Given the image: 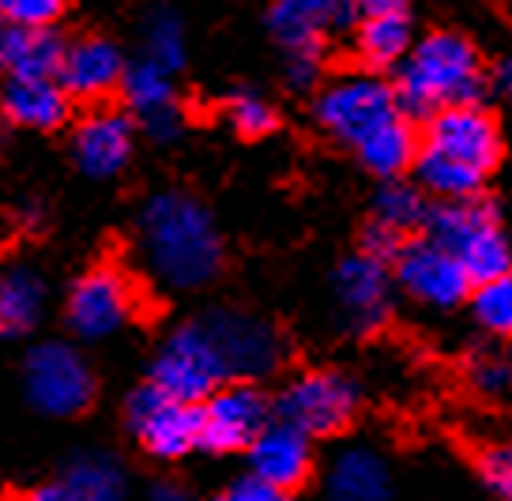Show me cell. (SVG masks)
<instances>
[{
  "label": "cell",
  "instance_id": "obj_1",
  "mask_svg": "<svg viewBox=\"0 0 512 501\" xmlns=\"http://www.w3.org/2000/svg\"><path fill=\"white\" fill-rule=\"evenodd\" d=\"M136 242L155 279L177 291L208 287L223 272V238L211 211L189 193H155L140 211Z\"/></svg>",
  "mask_w": 512,
  "mask_h": 501
},
{
  "label": "cell",
  "instance_id": "obj_2",
  "mask_svg": "<svg viewBox=\"0 0 512 501\" xmlns=\"http://www.w3.org/2000/svg\"><path fill=\"white\" fill-rule=\"evenodd\" d=\"M482 61L479 49L464 34L437 31L422 38L400 61L396 102L403 114L433 117L448 106H479L482 98Z\"/></svg>",
  "mask_w": 512,
  "mask_h": 501
},
{
  "label": "cell",
  "instance_id": "obj_3",
  "mask_svg": "<svg viewBox=\"0 0 512 501\" xmlns=\"http://www.w3.org/2000/svg\"><path fill=\"white\" fill-rule=\"evenodd\" d=\"M196 321L208 332L230 385H253L260 377H272L287 358V343L279 336V328L245 309L219 306L200 313Z\"/></svg>",
  "mask_w": 512,
  "mask_h": 501
},
{
  "label": "cell",
  "instance_id": "obj_4",
  "mask_svg": "<svg viewBox=\"0 0 512 501\" xmlns=\"http://www.w3.org/2000/svg\"><path fill=\"white\" fill-rule=\"evenodd\" d=\"M23 392L34 411L49 419H76L95 404L98 381L72 343H38L23 358Z\"/></svg>",
  "mask_w": 512,
  "mask_h": 501
},
{
  "label": "cell",
  "instance_id": "obj_5",
  "mask_svg": "<svg viewBox=\"0 0 512 501\" xmlns=\"http://www.w3.org/2000/svg\"><path fill=\"white\" fill-rule=\"evenodd\" d=\"M362 392L358 381L343 370H309L298 373L272 404V415L305 437L343 434L358 415Z\"/></svg>",
  "mask_w": 512,
  "mask_h": 501
},
{
  "label": "cell",
  "instance_id": "obj_6",
  "mask_svg": "<svg viewBox=\"0 0 512 501\" xmlns=\"http://www.w3.org/2000/svg\"><path fill=\"white\" fill-rule=\"evenodd\" d=\"M151 385L166 392L170 400H177V404L192 407H200L223 385H230L223 362H219L208 332L200 328L196 317L177 324L174 332L162 340L159 355L151 362Z\"/></svg>",
  "mask_w": 512,
  "mask_h": 501
},
{
  "label": "cell",
  "instance_id": "obj_7",
  "mask_svg": "<svg viewBox=\"0 0 512 501\" xmlns=\"http://www.w3.org/2000/svg\"><path fill=\"white\" fill-rule=\"evenodd\" d=\"M400 102L396 91L373 76H343L332 87H324L317 98V121L324 132H332L339 144L358 147L366 136L396 121Z\"/></svg>",
  "mask_w": 512,
  "mask_h": 501
},
{
  "label": "cell",
  "instance_id": "obj_8",
  "mask_svg": "<svg viewBox=\"0 0 512 501\" xmlns=\"http://www.w3.org/2000/svg\"><path fill=\"white\" fill-rule=\"evenodd\" d=\"M125 426L155 460H181L200 453V407L177 404L151 381L128 396Z\"/></svg>",
  "mask_w": 512,
  "mask_h": 501
},
{
  "label": "cell",
  "instance_id": "obj_9",
  "mask_svg": "<svg viewBox=\"0 0 512 501\" xmlns=\"http://www.w3.org/2000/svg\"><path fill=\"white\" fill-rule=\"evenodd\" d=\"M136 317V287L113 264L83 272L64 302V321L80 340H110Z\"/></svg>",
  "mask_w": 512,
  "mask_h": 501
},
{
  "label": "cell",
  "instance_id": "obj_10",
  "mask_svg": "<svg viewBox=\"0 0 512 501\" xmlns=\"http://www.w3.org/2000/svg\"><path fill=\"white\" fill-rule=\"evenodd\" d=\"M272 419V400L256 385H223L200 404V453H249Z\"/></svg>",
  "mask_w": 512,
  "mask_h": 501
},
{
  "label": "cell",
  "instance_id": "obj_11",
  "mask_svg": "<svg viewBox=\"0 0 512 501\" xmlns=\"http://www.w3.org/2000/svg\"><path fill=\"white\" fill-rule=\"evenodd\" d=\"M426 151L490 178L501 159V132L482 106H448L437 110L426 125Z\"/></svg>",
  "mask_w": 512,
  "mask_h": 501
},
{
  "label": "cell",
  "instance_id": "obj_12",
  "mask_svg": "<svg viewBox=\"0 0 512 501\" xmlns=\"http://www.w3.org/2000/svg\"><path fill=\"white\" fill-rule=\"evenodd\" d=\"M392 268H396V283L403 287V294H411L422 306L452 309L475 291V283L467 279L464 264L452 257L448 249L430 242V238L403 242L400 257H396Z\"/></svg>",
  "mask_w": 512,
  "mask_h": 501
},
{
  "label": "cell",
  "instance_id": "obj_13",
  "mask_svg": "<svg viewBox=\"0 0 512 501\" xmlns=\"http://www.w3.org/2000/svg\"><path fill=\"white\" fill-rule=\"evenodd\" d=\"M336 306L339 321L354 336L377 332L392 317V275L388 264L354 253L336 268Z\"/></svg>",
  "mask_w": 512,
  "mask_h": 501
},
{
  "label": "cell",
  "instance_id": "obj_14",
  "mask_svg": "<svg viewBox=\"0 0 512 501\" xmlns=\"http://www.w3.org/2000/svg\"><path fill=\"white\" fill-rule=\"evenodd\" d=\"M249 468H253V479L290 494L313 475V437L272 419L249 445Z\"/></svg>",
  "mask_w": 512,
  "mask_h": 501
},
{
  "label": "cell",
  "instance_id": "obj_15",
  "mask_svg": "<svg viewBox=\"0 0 512 501\" xmlns=\"http://www.w3.org/2000/svg\"><path fill=\"white\" fill-rule=\"evenodd\" d=\"M136 125L125 110H95L72 136V155L87 178H117L132 159Z\"/></svg>",
  "mask_w": 512,
  "mask_h": 501
},
{
  "label": "cell",
  "instance_id": "obj_16",
  "mask_svg": "<svg viewBox=\"0 0 512 501\" xmlns=\"http://www.w3.org/2000/svg\"><path fill=\"white\" fill-rule=\"evenodd\" d=\"M358 19V0H275L272 34L287 53H320V38Z\"/></svg>",
  "mask_w": 512,
  "mask_h": 501
},
{
  "label": "cell",
  "instance_id": "obj_17",
  "mask_svg": "<svg viewBox=\"0 0 512 501\" xmlns=\"http://www.w3.org/2000/svg\"><path fill=\"white\" fill-rule=\"evenodd\" d=\"M121 87H125L128 110L140 117V125L151 132V140H159V144L174 140L177 129H181V110H177L174 102V83H170V76L140 61V65L125 68Z\"/></svg>",
  "mask_w": 512,
  "mask_h": 501
},
{
  "label": "cell",
  "instance_id": "obj_18",
  "mask_svg": "<svg viewBox=\"0 0 512 501\" xmlns=\"http://www.w3.org/2000/svg\"><path fill=\"white\" fill-rule=\"evenodd\" d=\"M57 76H61L57 83L68 95L98 98L121 83L125 61H121V49L113 46L110 38H83V42L64 49V61Z\"/></svg>",
  "mask_w": 512,
  "mask_h": 501
},
{
  "label": "cell",
  "instance_id": "obj_19",
  "mask_svg": "<svg viewBox=\"0 0 512 501\" xmlns=\"http://www.w3.org/2000/svg\"><path fill=\"white\" fill-rule=\"evenodd\" d=\"M46 313V279L38 268L12 260L0 264V340H19L34 332Z\"/></svg>",
  "mask_w": 512,
  "mask_h": 501
},
{
  "label": "cell",
  "instance_id": "obj_20",
  "mask_svg": "<svg viewBox=\"0 0 512 501\" xmlns=\"http://www.w3.org/2000/svg\"><path fill=\"white\" fill-rule=\"evenodd\" d=\"M64 42L53 31L0 27V72L12 80H53L61 72Z\"/></svg>",
  "mask_w": 512,
  "mask_h": 501
},
{
  "label": "cell",
  "instance_id": "obj_21",
  "mask_svg": "<svg viewBox=\"0 0 512 501\" xmlns=\"http://www.w3.org/2000/svg\"><path fill=\"white\" fill-rule=\"evenodd\" d=\"M328 501H396L388 464L373 449H343L328 471Z\"/></svg>",
  "mask_w": 512,
  "mask_h": 501
},
{
  "label": "cell",
  "instance_id": "obj_22",
  "mask_svg": "<svg viewBox=\"0 0 512 501\" xmlns=\"http://www.w3.org/2000/svg\"><path fill=\"white\" fill-rule=\"evenodd\" d=\"M0 114L19 129L49 132L68 117V91L57 80H8L0 95Z\"/></svg>",
  "mask_w": 512,
  "mask_h": 501
},
{
  "label": "cell",
  "instance_id": "obj_23",
  "mask_svg": "<svg viewBox=\"0 0 512 501\" xmlns=\"http://www.w3.org/2000/svg\"><path fill=\"white\" fill-rule=\"evenodd\" d=\"M72 501H125V468L110 453H76L64 460L61 475Z\"/></svg>",
  "mask_w": 512,
  "mask_h": 501
},
{
  "label": "cell",
  "instance_id": "obj_24",
  "mask_svg": "<svg viewBox=\"0 0 512 501\" xmlns=\"http://www.w3.org/2000/svg\"><path fill=\"white\" fill-rule=\"evenodd\" d=\"M354 151H358V159H362V166H366L369 174H377L384 181H396L407 166H415L418 140H415V129L403 117H396V121L381 125L373 136H366Z\"/></svg>",
  "mask_w": 512,
  "mask_h": 501
},
{
  "label": "cell",
  "instance_id": "obj_25",
  "mask_svg": "<svg viewBox=\"0 0 512 501\" xmlns=\"http://www.w3.org/2000/svg\"><path fill=\"white\" fill-rule=\"evenodd\" d=\"M358 53L369 68H392L411 53V23L403 16H369L358 31Z\"/></svg>",
  "mask_w": 512,
  "mask_h": 501
},
{
  "label": "cell",
  "instance_id": "obj_26",
  "mask_svg": "<svg viewBox=\"0 0 512 501\" xmlns=\"http://www.w3.org/2000/svg\"><path fill=\"white\" fill-rule=\"evenodd\" d=\"M140 49H144V65L159 68V72H177L185 65V31L181 19L170 8H151L140 27Z\"/></svg>",
  "mask_w": 512,
  "mask_h": 501
},
{
  "label": "cell",
  "instance_id": "obj_27",
  "mask_svg": "<svg viewBox=\"0 0 512 501\" xmlns=\"http://www.w3.org/2000/svg\"><path fill=\"white\" fill-rule=\"evenodd\" d=\"M426 215H430V204L422 200V189L403 181H384V189L373 200V223L396 230L400 238L407 230L426 227Z\"/></svg>",
  "mask_w": 512,
  "mask_h": 501
},
{
  "label": "cell",
  "instance_id": "obj_28",
  "mask_svg": "<svg viewBox=\"0 0 512 501\" xmlns=\"http://www.w3.org/2000/svg\"><path fill=\"white\" fill-rule=\"evenodd\" d=\"M471 309H475V321L490 336H512V272L490 279V283H479L471 291Z\"/></svg>",
  "mask_w": 512,
  "mask_h": 501
},
{
  "label": "cell",
  "instance_id": "obj_29",
  "mask_svg": "<svg viewBox=\"0 0 512 501\" xmlns=\"http://www.w3.org/2000/svg\"><path fill=\"white\" fill-rule=\"evenodd\" d=\"M226 117H230L234 132L249 136V140L268 136V132L279 125V117H275L272 106H268L260 95H249V91H238V95L226 98Z\"/></svg>",
  "mask_w": 512,
  "mask_h": 501
},
{
  "label": "cell",
  "instance_id": "obj_30",
  "mask_svg": "<svg viewBox=\"0 0 512 501\" xmlns=\"http://www.w3.org/2000/svg\"><path fill=\"white\" fill-rule=\"evenodd\" d=\"M64 0H0V27H31L49 31L53 19H61Z\"/></svg>",
  "mask_w": 512,
  "mask_h": 501
},
{
  "label": "cell",
  "instance_id": "obj_31",
  "mask_svg": "<svg viewBox=\"0 0 512 501\" xmlns=\"http://www.w3.org/2000/svg\"><path fill=\"white\" fill-rule=\"evenodd\" d=\"M467 381L482 396H505L512 388V362L505 355L482 351V355H475L467 362Z\"/></svg>",
  "mask_w": 512,
  "mask_h": 501
},
{
  "label": "cell",
  "instance_id": "obj_32",
  "mask_svg": "<svg viewBox=\"0 0 512 501\" xmlns=\"http://www.w3.org/2000/svg\"><path fill=\"white\" fill-rule=\"evenodd\" d=\"M479 475H482V483L490 486L497 498L512 501V445H494V449H482Z\"/></svg>",
  "mask_w": 512,
  "mask_h": 501
},
{
  "label": "cell",
  "instance_id": "obj_33",
  "mask_svg": "<svg viewBox=\"0 0 512 501\" xmlns=\"http://www.w3.org/2000/svg\"><path fill=\"white\" fill-rule=\"evenodd\" d=\"M403 249V238L396 230L381 227V223H369L366 234H362V253L373 260H381V264H396Z\"/></svg>",
  "mask_w": 512,
  "mask_h": 501
},
{
  "label": "cell",
  "instance_id": "obj_34",
  "mask_svg": "<svg viewBox=\"0 0 512 501\" xmlns=\"http://www.w3.org/2000/svg\"><path fill=\"white\" fill-rule=\"evenodd\" d=\"M211 501H294V498L283 494V490H275V486L260 483V479H253V475H245V479L230 483L226 490H219Z\"/></svg>",
  "mask_w": 512,
  "mask_h": 501
},
{
  "label": "cell",
  "instance_id": "obj_35",
  "mask_svg": "<svg viewBox=\"0 0 512 501\" xmlns=\"http://www.w3.org/2000/svg\"><path fill=\"white\" fill-rule=\"evenodd\" d=\"M320 76V53H287V80L290 87H313Z\"/></svg>",
  "mask_w": 512,
  "mask_h": 501
},
{
  "label": "cell",
  "instance_id": "obj_36",
  "mask_svg": "<svg viewBox=\"0 0 512 501\" xmlns=\"http://www.w3.org/2000/svg\"><path fill=\"white\" fill-rule=\"evenodd\" d=\"M12 501H72V494L64 490L61 479H49V483H38L31 490H23V494H16Z\"/></svg>",
  "mask_w": 512,
  "mask_h": 501
},
{
  "label": "cell",
  "instance_id": "obj_37",
  "mask_svg": "<svg viewBox=\"0 0 512 501\" xmlns=\"http://www.w3.org/2000/svg\"><path fill=\"white\" fill-rule=\"evenodd\" d=\"M151 501H200V498L192 494L189 486L174 483V479H162V483H155V490H151Z\"/></svg>",
  "mask_w": 512,
  "mask_h": 501
},
{
  "label": "cell",
  "instance_id": "obj_38",
  "mask_svg": "<svg viewBox=\"0 0 512 501\" xmlns=\"http://www.w3.org/2000/svg\"><path fill=\"white\" fill-rule=\"evenodd\" d=\"M358 12L369 16H403V0H358Z\"/></svg>",
  "mask_w": 512,
  "mask_h": 501
},
{
  "label": "cell",
  "instance_id": "obj_39",
  "mask_svg": "<svg viewBox=\"0 0 512 501\" xmlns=\"http://www.w3.org/2000/svg\"><path fill=\"white\" fill-rule=\"evenodd\" d=\"M501 83H505V91H512V53L505 57V65H501Z\"/></svg>",
  "mask_w": 512,
  "mask_h": 501
}]
</instances>
